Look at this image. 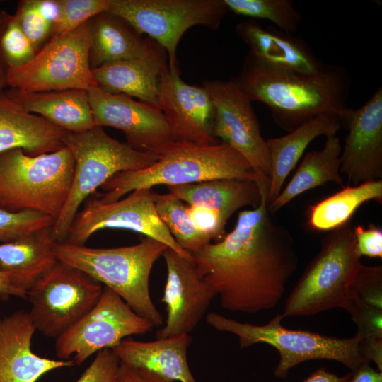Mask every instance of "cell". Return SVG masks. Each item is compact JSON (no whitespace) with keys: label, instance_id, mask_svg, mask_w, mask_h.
I'll return each mask as SVG.
<instances>
[{"label":"cell","instance_id":"cell-42","mask_svg":"<svg viewBox=\"0 0 382 382\" xmlns=\"http://www.w3.org/2000/svg\"><path fill=\"white\" fill-rule=\"evenodd\" d=\"M115 382H175L154 372L120 363Z\"/></svg>","mask_w":382,"mask_h":382},{"label":"cell","instance_id":"cell-24","mask_svg":"<svg viewBox=\"0 0 382 382\" xmlns=\"http://www.w3.org/2000/svg\"><path fill=\"white\" fill-rule=\"evenodd\" d=\"M4 92L27 112L67 132H83L95 126L86 90L28 92L9 88Z\"/></svg>","mask_w":382,"mask_h":382},{"label":"cell","instance_id":"cell-25","mask_svg":"<svg viewBox=\"0 0 382 382\" xmlns=\"http://www.w3.org/2000/svg\"><path fill=\"white\" fill-rule=\"evenodd\" d=\"M87 23L92 70L107 63L144 57L158 45L153 40L144 37L125 19L107 11L93 16Z\"/></svg>","mask_w":382,"mask_h":382},{"label":"cell","instance_id":"cell-39","mask_svg":"<svg viewBox=\"0 0 382 382\" xmlns=\"http://www.w3.org/2000/svg\"><path fill=\"white\" fill-rule=\"evenodd\" d=\"M120 363L111 349L100 350L76 382H115Z\"/></svg>","mask_w":382,"mask_h":382},{"label":"cell","instance_id":"cell-22","mask_svg":"<svg viewBox=\"0 0 382 382\" xmlns=\"http://www.w3.org/2000/svg\"><path fill=\"white\" fill-rule=\"evenodd\" d=\"M190 334L151 342L125 338L112 348L121 362L179 382H197L187 362Z\"/></svg>","mask_w":382,"mask_h":382},{"label":"cell","instance_id":"cell-36","mask_svg":"<svg viewBox=\"0 0 382 382\" xmlns=\"http://www.w3.org/2000/svg\"><path fill=\"white\" fill-rule=\"evenodd\" d=\"M13 15L23 32L37 52L50 40L52 23L43 16L37 0L18 1Z\"/></svg>","mask_w":382,"mask_h":382},{"label":"cell","instance_id":"cell-46","mask_svg":"<svg viewBox=\"0 0 382 382\" xmlns=\"http://www.w3.org/2000/svg\"><path fill=\"white\" fill-rule=\"evenodd\" d=\"M349 376L350 375L339 376L326 371L325 368H320L313 372L303 382H345Z\"/></svg>","mask_w":382,"mask_h":382},{"label":"cell","instance_id":"cell-37","mask_svg":"<svg viewBox=\"0 0 382 382\" xmlns=\"http://www.w3.org/2000/svg\"><path fill=\"white\" fill-rule=\"evenodd\" d=\"M350 296L382 310V266L361 264L350 286Z\"/></svg>","mask_w":382,"mask_h":382},{"label":"cell","instance_id":"cell-5","mask_svg":"<svg viewBox=\"0 0 382 382\" xmlns=\"http://www.w3.org/2000/svg\"><path fill=\"white\" fill-rule=\"evenodd\" d=\"M74 168L65 146L38 156L20 148L0 152V209L36 211L56 220L69 196Z\"/></svg>","mask_w":382,"mask_h":382},{"label":"cell","instance_id":"cell-45","mask_svg":"<svg viewBox=\"0 0 382 382\" xmlns=\"http://www.w3.org/2000/svg\"><path fill=\"white\" fill-rule=\"evenodd\" d=\"M11 296L27 299V292L15 286L11 272L0 270V299H6Z\"/></svg>","mask_w":382,"mask_h":382},{"label":"cell","instance_id":"cell-35","mask_svg":"<svg viewBox=\"0 0 382 382\" xmlns=\"http://www.w3.org/2000/svg\"><path fill=\"white\" fill-rule=\"evenodd\" d=\"M58 3L59 14L52 25L50 38L73 30L106 11L110 0H58Z\"/></svg>","mask_w":382,"mask_h":382},{"label":"cell","instance_id":"cell-3","mask_svg":"<svg viewBox=\"0 0 382 382\" xmlns=\"http://www.w3.org/2000/svg\"><path fill=\"white\" fill-rule=\"evenodd\" d=\"M148 168L119 172L103 183L105 191L95 199L100 203L116 202L135 190L157 185H180L217 179L259 180L251 166L225 143L199 146L173 141L158 154Z\"/></svg>","mask_w":382,"mask_h":382},{"label":"cell","instance_id":"cell-13","mask_svg":"<svg viewBox=\"0 0 382 382\" xmlns=\"http://www.w3.org/2000/svg\"><path fill=\"white\" fill-rule=\"evenodd\" d=\"M214 106L213 134L228 144L251 166L259 188L269 190L271 165L266 140L251 101L231 79L205 83Z\"/></svg>","mask_w":382,"mask_h":382},{"label":"cell","instance_id":"cell-14","mask_svg":"<svg viewBox=\"0 0 382 382\" xmlns=\"http://www.w3.org/2000/svg\"><path fill=\"white\" fill-rule=\"evenodd\" d=\"M151 189L135 190L119 200L100 203L91 200L76 214L64 242L84 245L96 231L103 228L134 231L160 241L182 257L193 260L192 255L175 241L159 218Z\"/></svg>","mask_w":382,"mask_h":382},{"label":"cell","instance_id":"cell-47","mask_svg":"<svg viewBox=\"0 0 382 382\" xmlns=\"http://www.w3.org/2000/svg\"><path fill=\"white\" fill-rule=\"evenodd\" d=\"M7 85V69L0 61V93L4 91Z\"/></svg>","mask_w":382,"mask_h":382},{"label":"cell","instance_id":"cell-10","mask_svg":"<svg viewBox=\"0 0 382 382\" xmlns=\"http://www.w3.org/2000/svg\"><path fill=\"white\" fill-rule=\"evenodd\" d=\"M103 289L84 272L57 260L28 291L36 330L56 339L96 305Z\"/></svg>","mask_w":382,"mask_h":382},{"label":"cell","instance_id":"cell-28","mask_svg":"<svg viewBox=\"0 0 382 382\" xmlns=\"http://www.w3.org/2000/svg\"><path fill=\"white\" fill-rule=\"evenodd\" d=\"M51 228L0 244V270L9 272L13 284L28 294L34 282L56 261Z\"/></svg>","mask_w":382,"mask_h":382},{"label":"cell","instance_id":"cell-40","mask_svg":"<svg viewBox=\"0 0 382 382\" xmlns=\"http://www.w3.org/2000/svg\"><path fill=\"white\" fill-rule=\"evenodd\" d=\"M187 210L197 231L209 241L224 237L227 221L219 212L192 205H187Z\"/></svg>","mask_w":382,"mask_h":382},{"label":"cell","instance_id":"cell-18","mask_svg":"<svg viewBox=\"0 0 382 382\" xmlns=\"http://www.w3.org/2000/svg\"><path fill=\"white\" fill-rule=\"evenodd\" d=\"M167 276L161 301L166 304V320L156 339L190 334L204 317L216 296L199 276L193 260H187L170 248L162 255Z\"/></svg>","mask_w":382,"mask_h":382},{"label":"cell","instance_id":"cell-19","mask_svg":"<svg viewBox=\"0 0 382 382\" xmlns=\"http://www.w3.org/2000/svg\"><path fill=\"white\" fill-rule=\"evenodd\" d=\"M35 327L28 311L0 317V382H37L50 371L72 367V359L54 360L33 352Z\"/></svg>","mask_w":382,"mask_h":382},{"label":"cell","instance_id":"cell-44","mask_svg":"<svg viewBox=\"0 0 382 382\" xmlns=\"http://www.w3.org/2000/svg\"><path fill=\"white\" fill-rule=\"evenodd\" d=\"M345 382H382V371L375 370L369 363L361 364Z\"/></svg>","mask_w":382,"mask_h":382},{"label":"cell","instance_id":"cell-6","mask_svg":"<svg viewBox=\"0 0 382 382\" xmlns=\"http://www.w3.org/2000/svg\"><path fill=\"white\" fill-rule=\"evenodd\" d=\"M75 161L69 196L51 228L55 242H64L82 202L119 172L148 168L158 155L137 150L109 136L102 127L80 133L68 132L64 139Z\"/></svg>","mask_w":382,"mask_h":382},{"label":"cell","instance_id":"cell-12","mask_svg":"<svg viewBox=\"0 0 382 382\" xmlns=\"http://www.w3.org/2000/svg\"><path fill=\"white\" fill-rule=\"evenodd\" d=\"M153 327L119 295L104 286L96 305L56 338V354L61 360L72 357L75 365L79 366L94 353L112 349L131 335H144Z\"/></svg>","mask_w":382,"mask_h":382},{"label":"cell","instance_id":"cell-30","mask_svg":"<svg viewBox=\"0 0 382 382\" xmlns=\"http://www.w3.org/2000/svg\"><path fill=\"white\" fill-rule=\"evenodd\" d=\"M382 202V180L343 187L337 192L310 206L306 226L311 231H330L350 221L364 203Z\"/></svg>","mask_w":382,"mask_h":382},{"label":"cell","instance_id":"cell-23","mask_svg":"<svg viewBox=\"0 0 382 382\" xmlns=\"http://www.w3.org/2000/svg\"><path fill=\"white\" fill-rule=\"evenodd\" d=\"M67 133L0 93V152L14 148L30 156L54 152L64 146Z\"/></svg>","mask_w":382,"mask_h":382},{"label":"cell","instance_id":"cell-8","mask_svg":"<svg viewBox=\"0 0 382 382\" xmlns=\"http://www.w3.org/2000/svg\"><path fill=\"white\" fill-rule=\"evenodd\" d=\"M283 318L282 314H277L267 323L257 325L210 313L206 321L218 331L237 336L240 348H247L257 343L274 347L280 357L274 375L279 378H285L294 366L308 360H334L352 372L366 362L359 352L361 340L356 335L337 338L307 330L288 329L282 325Z\"/></svg>","mask_w":382,"mask_h":382},{"label":"cell","instance_id":"cell-11","mask_svg":"<svg viewBox=\"0 0 382 382\" xmlns=\"http://www.w3.org/2000/svg\"><path fill=\"white\" fill-rule=\"evenodd\" d=\"M90 42L87 23L50 38L27 64L7 70L8 86L28 92L97 86L89 64Z\"/></svg>","mask_w":382,"mask_h":382},{"label":"cell","instance_id":"cell-26","mask_svg":"<svg viewBox=\"0 0 382 382\" xmlns=\"http://www.w3.org/2000/svg\"><path fill=\"white\" fill-rule=\"evenodd\" d=\"M341 127L339 117L323 114L282 137L266 140L271 165L267 205L278 197L287 176L311 141L320 136L336 135Z\"/></svg>","mask_w":382,"mask_h":382},{"label":"cell","instance_id":"cell-27","mask_svg":"<svg viewBox=\"0 0 382 382\" xmlns=\"http://www.w3.org/2000/svg\"><path fill=\"white\" fill-rule=\"evenodd\" d=\"M167 187L187 205L216 210L226 221L243 207H257L262 197L257 183L248 180L217 179Z\"/></svg>","mask_w":382,"mask_h":382},{"label":"cell","instance_id":"cell-41","mask_svg":"<svg viewBox=\"0 0 382 382\" xmlns=\"http://www.w3.org/2000/svg\"><path fill=\"white\" fill-rule=\"evenodd\" d=\"M357 253L369 257H382V230L371 224L368 228L353 226Z\"/></svg>","mask_w":382,"mask_h":382},{"label":"cell","instance_id":"cell-16","mask_svg":"<svg viewBox=\"0 0 382 382\" xmlns=\"http://www.w3.org/2000/svg\"><path fill=\"white\" fill-rule=\"evenodd\" d=\"M158 107L175 142L199 146L219 143L213 134L215 110L209 91L204 86L186 83L178 69L168 68L162 74Z\"/></svg>","mask_w":382,"mask_h":382},{"label":"cell","instance_id":"cell-38","mask_svg":"<svg viewBox=\"0 0 382 382\" xmlns=\"http://www.w3.org/2000/svg\"><path fill=\"white\" fill-rule=\"evenodd\" d=\"M355 323L356 336L361 340L368 337L382 338V310L349 297L345 309Z\"/></svg>","mask_w":382,"mask_h":382},{"label":"cell","instance_id":"cell-29","mask_svg":"<svg viewBox=\"0 0 382 382\" xmlns=\"http://www.w3.org/2000/svg\"><path fill=\"white\" fill-rule=\"evenodd\" d=\"M342 147L339 137L332 135L326 137L323 149L308 152L288 185L267 205L270 213L277 212L301 194L328 182L343 187L340 171Z\"/></svg>","mask_w":382,"mask_h":382},{"label":"cell","instance_id":"cell-9","mask_svg":"<svg viewBox=\"0 0 382 382\" xmlns=\"http://www.w3.org/2000/svg\"><path fill=\"white\" fill-rule=\"evenodd\" d=\"M227 11L224 0H110L107 10L163 47L169 70L178 69L176 50L183 34L195 25L217 29Z\"/></svg>","mask_w":382,"mask_h":382},{"label":"cell","instance_id":"cell-48","mask_svg":"<svg viewBox=\"0 0 382 382\" xmlns=\"http://www.w3.org/2000/svg\"><path fill=\"white\" fill-rule=\"evenodd\" d=\"M0 2H1V1H0Z\"/></svg>","mask_w":382,"mask_h":382},{"label":"cell","instance_id":"cell-4","mask_svg":"<svg viewBox=\"0 0 382 382\" xmlns=\"http://www.w3.org/2000/svg\"><path fill=\"white\" fill-rule=\"evenodd\" d=\"M167 248L146 237L136 245L110 248L56 242L54 253L57 260L103 284L138 315L158 327L163 324V318L151 297L149 277L154 263Z\"/></svg>","mask_w":382,"mask_h":382},{"label":"cell","instance_id":"cell-2","mask_svg":"<svg viewBox=\"0 0 382 382\" xmlns=\"http://www.w3.org/2000/svg\"><path fill=\"white\" fill-rule=\"evenodd\" d=\"M232 80L251 102L265 104L274 122L288 132L319 115L340 117L348 108L351 77L337 65L305 75L267 66L248 54Z\"/></svg>","mask_w":382,"mask_h":382},{"label":"cell","instance_id":"cell-34","mask_svg":"<svg viewBox=\"0 0 382 382\" xmlns=\"http://www.w3.org/2000/svg\"><path fill=\"white\" fill-rule=\"evenodd\" d=\"M54 221L51 216L36 211L11 212L0 209V244L52 228Z\"/></svg>","mask_w":382,"mask_h":382},{"label":"cell","instance_id":"cell-1","mask_svg":"<svg viewBox=\"0 0 382 382\" xmlns=\"http://www.w3.org/2000/svg\"><path fill=\"white\" fill-rule=\"evenodd\" d=\"M261 194L257 207L238 213L231 232L190 254L199 276L231 312L274 308L297 267L294 239L272 219L267 193Z\"/></svg>","mask_w":382,"mask_h":382},{"label":"cell","instance_id":"cell-17","mask_svg":"<svg viewBox=\"0 0 382 382\" xmlns=\"http://www.w3.org/2000/svg\"><path fill=\"white\" fill-rule=\"evenodd\" d=\"M341 125L347 131L340 154V173L349 184L382 180V88L358 108L342 113Z\"/></svg>","mask_w":382,"mask_h":382},{"label":"cell","instance_id":"cell-43","mask_svg":"<svg viewBox=\"0 0 382 382\" xmlns=\"http://www.w3.org/2000/svg\"><path fill=\"white\" fill-rule=\"evenodd\" d=\"M359 352L363 359L368 363L373 361L382 371V338L368 337L359 343Z\"/></svg>","mask_w":382,"mask_h":382},{"label":"cell","instance_id":"cell-21","mask_svg":"<svg viewBox=\"0 0 382 382\" xmlns=\"http://www.w3.org/2000/svg\"><path fill=\"white\" fill-rule=\"evenodd\" d=\"M167 57L165 50L158 45L144 57L107 63L92 72L102 90L135 97L159 108L158 85L168 68Z\"/></svg>","mask_w":382,"mask_h":382},{"label":"cell","instance_id":"cell-15","mask_svg":"<svg viewBox=\"0 0 382 382\" xmlns=\"http://www.w3.org/2000/svg\"><path fill=\"white\" fill-rule=\"evenodd\" d=\"M87 93L95 126L121 130L131 147L157 154L174 141L158 108L124 94L108 93L98 86L89 88Z\"/></svg>","mask_w":382,"mask_h":382},{"label":"cell","instance_id":"cell-31","mask_svg":"<svg viewBox=\"0 0 382 382\" xmlns=\"http://www.w3.org/2000/svg\"><path fill=\"white\" fill-rule=\"evenodd\" d=\"M152 197L159 218L183 250L191 254L211 243L196 228L184 202L170 192L153 191Z\"/></svg>","mask_w":382,"mask_h":382},{"label":"cell","instance_id":"cell-20","mask_svg":"<svg viewBox=\"0 0 382 382\" xmlns=\"http://www.w3.org/2000/svg\"><path fill=\"white\" fill-rule=\"evenodd\" d=\"M236 29L249 47L248 54L263 65L305 75L317 74L325 66L306 41L294 34L255 21L242 22Z\"/></svg>","mask_w":382,"mask_h":382},{"label":"cell","instance_id":"cell-33","mask_svg":"<svg viewBox=\"0 0 382 382\" xmlns=\"http://www.w3.org/2000/svg\"><path fill=\"white\" fill-rule=\"evenodd\" d=\"M36 53L14 15L0 11V61L7 70L23 66Z\"/></svg>","mask_w":382,"mask_h":382},{"label":"cell","instance_id":"cell-7","mask_svg":"<svg viewBox=\"0 0 382 382\" xmlns=\"http://www.w3.org/2000/svg\"><path fill=\"white\" fill-rule=\"evenodd\" d=\"M361 265L351 221L328 231L288 296L282 315L309 316L336 308L345 310Z\"/></svg>","mask_w":382,"mask_h":382},{"label":"cell","instance_id":"cell-32","mask_svg":"<svg viewBox=\"0 0 382 382\" xmlns=\"http://www.w3.org/2000/svg\"><path fill=\"white\" fill-rule=\"evenodd\" d=\"M228 10L237 15L265 19L278 29L294 34L302 20L292 0H224Z\"/></svg>","mask_w":382,"mask_h":382}]
</instances>
